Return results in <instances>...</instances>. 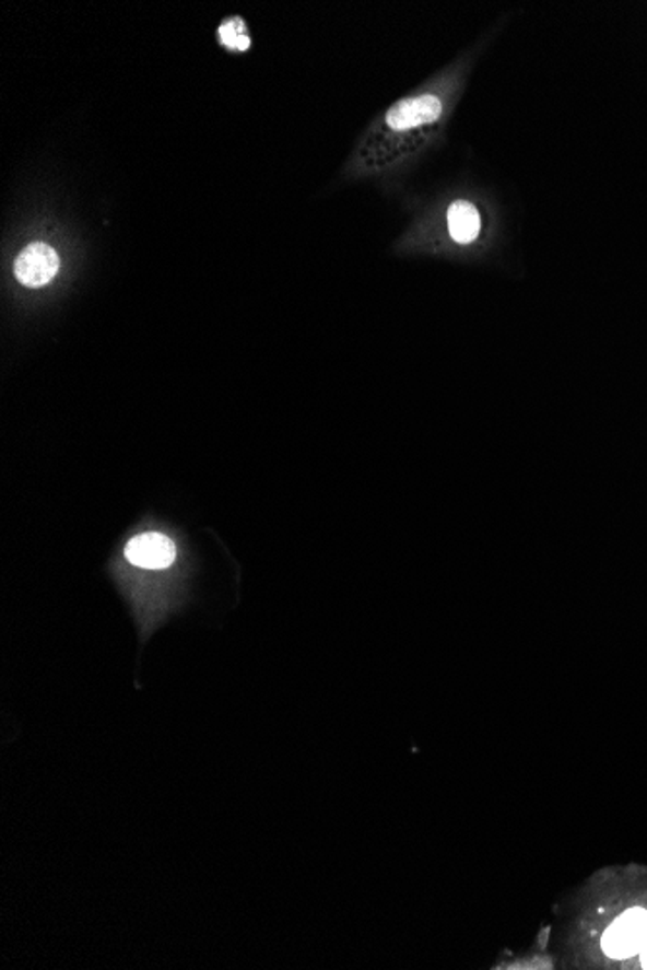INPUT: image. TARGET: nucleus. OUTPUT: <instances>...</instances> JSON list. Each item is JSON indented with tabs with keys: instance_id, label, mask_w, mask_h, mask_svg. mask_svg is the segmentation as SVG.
<instances>
[{
	"instance_id": "nucleus-6",
	"label": "nucleus",
	"mask_w": 647,
	"mask_h": 970,
	"mask_svg": "<svg viewBox=\"0 0 647 970\" xmlns=\"http://www.w3.org/2000/svg\"><path fill=\"white\" fill-rule=\"evenodd\" d=\"M220 42L231 51H248L250 37H248L247 24L243 17H231L220 26Z\"/></svg>"
},
{
	"instance_id": "nucleus-2",
	"label": "nucleus",
	"mask_w": 647,
	"mask_h": 970,
	"mask_svg": "<svg viewBox=\"0 0 647 970\" xmlns=\"http://www.w3.org/2000/svg\"><path fill=\"white\" fill-rule=\"evenodd\" d=\"M443 100L433 93L413 95L392 105L386 113V127L393 132H405L413 128L433 125L443 117Z\"/></svg>"
},
{
	"instance_id": "nucleus-7",
	"label": "nucleus",
	"mask_w": 647,
	"mask_h": 970,
	"mask_svg": "<svg viewBox=\"0 0 647 970\" xmlns=\"http://www.w3.org/2000/svg\"><path fill=\"white\" fill-rule=\"evenodd\" d=\"M639 959H642V965L647 969V942L646 945H644V949L639 951Z\"/></svg>"
},
{
	"instance_id": "nucleus-5",
	"label": "nucleus",
	"mask_w": 647,
	"mask_h": 970,
	"mask_svg": "<svg viewBox=\"0 0 647 970\" xmlns=\"http://www.w3.org/2000/svg\"><path fill=\"white\" fill-rule=\"evenodd\" d=\"M446 220L451 238L460 245L473 243L481 233V213L473 203L466 200L451 203Z\"/></svg>"
},
{
	"instance_id": "nucleus-1",
	"label": "nucleus",
	"mask_w": 647,
	"mask_h": 970,
	"mask_svg": "<svg viewBox=\"0 0 647 970\" xmlns=\"http://www.w3.org/2000/svg\"><path fill=\"white\" fill-rule=\"evenodd\" d=\"M647 942V911L631 909L614 920L601 939L603 954L611 959H628L639 954Z\"/></svg>"
},
{
	"instance_id": "nucleus-3",
	"label": "nucleus",
	"mask_w": 647,
	"mask_h": 970,
	"mask_svg": "<svg viewBox=\"0 0 647 970\" xmlns=\"http://www.w3.org/2000/svg\"><path fill=\"white\" fill-rule=\"evenodd\" d=\"M59 254L52 246L34 243L26 246L14 262V276L26 288H43L59 273Z\"/></svg>"
},
{
	"instance_id": "nucleus-4",
	"label": "nucleus",
	"mask_w": 647,
	"mask_h": 970,
	"mask_svg": "<svg viewBox=\"0 0 647 970\" xmlns=\"http://www.w3.org/2000/svg\"><path fill=\"white\" fill-rule=\"evenodd\" d=\"M125 557L128 558L130 564L145 570H165L173 564V560L177 557V550L173 540L163 535V533H140L137 537L128 540Z\"/></svg>"
}]
</instances>
